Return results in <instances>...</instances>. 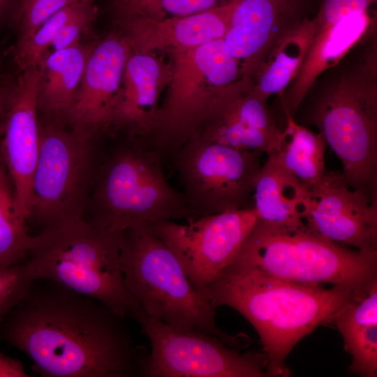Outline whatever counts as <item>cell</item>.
<instances>
[{"instance_id":"d6986e66","label":"cell","mask_w":377,"mask_h":377,"mask_svg":"<svg viewBox=\"0 0 377 377\" xmlns=\"http://www.w3.org/2000/svg\"><path fill=\"white\" fill-rule=\"evenodd\" d=\"M94 45L79 42L48 52L41 61L38 89L40 119L66 123Z\"/></svg>"},{"instance_id":"5b68a950","label":"cell","mask_w":377,"mask_h":377,"mask_svg":"<svg viewBox=\"0 0 377 377\" xmlns=\"http://www.w3.org/2000/svg\"><path fill=\"white\" fill-rule=\"evenodd\" d=\"M232 263L283 280L330 283L364 296L377 284V250L350 249L307 229L289 231L258 220Z\"/></svg>"},{"instance_id":"8992f818","label":"cell","mask_w":377,"mask_h":377,"mask_svg":"<svg viewBox=\"0 0 377 377\" xmlns=\"http://www.w3.org/2000/svg\"><path fill=\"white\" fill-rule=\"evenodd\" d=\"M309 122L339 157L348 184L377 194L376 47L327 85Z\"/></svg>"},{"instance_id":"ffe728a7","label":"cell","mask_w":377,"mask_h":377,"mask_svg":"<svg viewBox=\"0 0 377 377\" xmlns=\"http://www.w3.org/2000/svg\"><path fill=\"white\" fill-rule=\"evenodd\" d=\"M315 31L311 18L283 36L275 45L253 77L254 94L263 101L283 94L298 74Z\"/></svg>"},{"instance_id":"ba28073f","label":"cell","mask_w":377,"mask_h":377,"mask_svg":"<svg viewBox=\"0 0 377 377\" xmlns=\"http://www.w3.org/2000/svg\"><path fill=\"white\" fill-rule=\"evenodd\" d=\"M94 140L66 123L40 119V150L35 168L29 223L40 232L84 216L92 172Z\"/></svg>"},{"instance_id":"7402d4cb","label":"cell","mask_w":377,"mask_h":377,"mask_svg":"<svg viewBox=\"0 0 377 377\" xmlns=\"http://www.w3.org/2000/svg\"><path fill=\"white\" fill-rule=\"evenodd\" d=\"M232 6L228 2L201 13L163 21L145 17L152 29L159 30L165 43L183 49H193L223 38L230 24Z\"/></svg>"},{"instance_id":"7a4b0ae2","label":"cell","mask_w":377,"mask_h":377,"mask_svg":"<svg viewBox=\"0 0 377 377\" xmlns=\"http://www.w3.org/2000/svg\"><path fill=\"white\" fill-rule=\"evenodd\" d=\"M202 296L215 309L229 306L251 323L267 358V374L272 377L290 376L286 360L295 346L318 326L333 324L344 304L365 297L338 287L283 280L235 263Z\"/></svg>"},{"instance_id":"4316f807","label":"cell","mask_w":377,"mask_h":377,"mask_svg":"<svg viewBox=\"0 0 377 377\" xmlns=\"http://www.w3.org/2000/svg\"><path fill=\"white\" fill-rule=\"evenodd\" d=\"M345 350L352 357L348 371L362 377L377 376V324L341 334Z\"/></svg>"},{"instance_id":"f546056e","label":"cell","mask_w":377,"mask_h":377,"mask_svg":"<svg viewBox=\"0 0 377 377\" xmlns=\"http://www.w3.org/2000/svg\"><path fill=\"white\" fill-rule=\"evenodd\" d=\"M220 0H122L131 8L156 17L160 12L176 17H183L208 10L216 6Z\"/></svg>"},{"instance_id":"52a82bcc","label":"cell","mask_w":377,"mask_h":377,"mask_svg":"<svg viewBox=\"0 0 377 377\" xmlns=\"http://www.w3.org/2000/svg\"><path fill=\"white\" fill-rule=\"evenodd\" d=\"M152 141L116 149L101 165L91 197V223L119 232L163 221L193 219L167 181Z\"/></svg>"},{"instance_id":"e575fe53","label":"cell","mask_w":377,"mask_h":377,"mask_svg":"<svg viewBox=\"0 0 377 377\" xmlns=\"http://www.w3.org/2000/svg\"><path fill=\"white\" fill-rule=\"evenodd\" d=\"M16 0H0V22L11 18Z\"/></svg>"},{"instance_id":"e0dca14e","label":"cell","mask_w":377,"mask_h":377,"mask_svg":"<svg viewBox=\"0 0 377 377\" xmlns=\"http://www.w3.org/2000/svg\"><path fill=\"white\" fill-rule=\"evenodd\" d=\"M253 198L259 221L289 231L306 229L310 190L283 167L276 153L260 168Z\"/></svg>"},{"instance_id":"836d02e7","label":"cell","mask_w":377,"mask_h":377,"mask_svg":"<svg viewBox=\"0 0 377 377\" xmlns=\"http://www.w3.org/2000/svg\"><path fill=\"white\" fill-rule=\"evenodd\" d=\"M9 78L0 69V141L2 135L5 101Z\"/></svg>"},{"instance_id":"1f68e13d","label":"cell","mask_w":377,"mask_h":377,"mask_svg":"<svg viewBox=\"0 0 377 377\" xmlns=\"http://www.w3.org/2000/svg\"><path fill=\"white\" fill-rule=\"evenodd\" d=\"M376 0H320L316 15L312 18L315 31L330 26L345 17L369 10Z\"/></svg>"},{"instance_id":"8fae6325","label":"cell","mask_w":377,"mask_h":377,"mask_svg":"<svg viewBox=\"0 0 377 377\" xmlns=\"http://www.w3.org/2000/svg\"><path fill=\"white\" fill-rule=\"evenodd\" d=\"M258 220L254 207L205 216L179 223L163 221L147 226L175 254L202 295L234 261Z\"/></svg>"},{"instance_id":"603a6c76","label":"cell","mask_w":377,"mask_h":377,"mask_svg":"<svg viewBox=\"0 0 377 377\" xmlns=\"http://www.w3.org/2000/svg\"><path fill=\"white\" fill-rule=\"evenodd\" d=\"M28 221L16 207L13 184L0 156V264L24 260L34 240Z\"/></svg>"},{"instance_id":"30bf717a","label":"cell","mask_w":377,"mask_h":377,"mask_svg":"<svg viewBox=\"0 0 377 377\" xmlns=\"http://www.w3.org/2000/svg\"><path fill=\"white\" fill-rule=\"evenodd\" d=\"M129 317L140 325L151 346V353L141 358L139 376H268L263 352L240 353L214 336L173 329L148 317L140 309Z\"/></svg>"},{"instance_id":"6da1fadb","label":"cell","mask_w":377,"mask_h":377,"mask_svg":"<svg viewBox=\"0 0 377 377\" xmlns=\"http://www.w3.org/2000/svg\"><path fill=\"white\" fill-rule=\"evenodd\" d=\"M124 319L93 298L36 280L1 322L0 341L27 355L42 376H139L143 353Z\"/></svg>"},{"instance_id":"277c9868","label":"cell","mask_w":377,"mask_h":377,"mask_svg":"<svg viewBox=\"0 0 377 377\" xmlns=\"http://www.w3.org/2000/svg\"><path fill=\"white\" fill-rule=\"evenodd\" d=\"M120 263L126 287L148 317L182 331H197L243 349L251 340L230 334L216 323V309L198 292L179 260L147 226L122 233Z\"/></svg>"},{"instance_id":"5bb4252c","label":"cell","mask_w":377,"mask_h":377,"mask_svg":"<svg viewBox=\"0 0 377 377\" xmlns=\"http://www.w3.org/2000/svg\"><path fill=\"white\" fill-rule=\"evenodd\" d=\"M313 0H228L232 6L223 38L244 76L253 77L277 42L309 18Z\"/></svg>"},{"instance_id":"3957f363","label":"cell","mask_w":377,"mask_h":377,"mask_svg":"<svg viewBox=\"0 0 377 377\" xmlns=\"http://www.w3.org/2000/svg\"><path fill=\"white\" fill-rule=\"evenodd\" d=\"M122 233L84 216L64 221L34 235L25 258L30 275L93 298L126 318L140 307L123 275Z\"/></svg>"},{"instance_id":"83f0119b","label":"cell","mask_w":377,"mask_h":377,"mask_svg":"<svg viewBox=\"0 0 377 377\" xmlns=\"http://www.w3.org/2000/svg\"><path fill=\"white\" fill-rule=\"evenodd\" d=\"M34 281L25 259L10 265L0 264V325Z\"/></svg>"},{"instance_id":"9a60e30c","label":"cell","mask_w":377,"mask_h":377,"mask_svg":"<svg viewBox=\"0 0 377 377\" xmlns=\"http://www.w3.org/2000/svg\"><path fill=\"white\" fill-rule=\"evenodd\" d=\"M129 50L115 34L94 45L66 119L77 133L94 140L112 126Z\"/></svg>"},{"instance_id":"4fadbf2b","label":"cell","mask_w":377,"mask_h":377,"mask_svg":"<svg viewBox=\"0 0 377 377\" xmlns=\"http://www.w3.org/2000/svg\"><path fill=\"white\" fill-rule=\"evenodd\" d=\"M306 229L362 251L377 250V194L350 186L342 172H325L310 189Z\"/></svg>"},{"instance_id":"d590c367","label":"cell","mask_w":377,"mask_h":377,"mask_svg":"<svg viewBox=\"0 0 377 377\" xmlns=\"http://www.w3.org/2000/svg\"><path fill=\"white\" fill-rule=\"evenodd\" d=\"M80 1H93V0H79Z\"/></svg>"},{"instance_id":"cb8c5ba5","label":"cell","mask_w":377,"mask_h":377,"mask_svg":"<svg viewBox=\"0 0 377 377\" xmlns=\"http://www.w3.org/2000/svg\"><path fill=\"white\" fill-rule=\"evenodd\" d=\"M188 50L196 71L220 90L231 85L241 72L238 61L228 50L223 38Z\"/></svg>"},{"instance_id":"f1b7e54d","label":"cell","mask_w":377,"mask_h":377,"mask_svg":"<svg viewBox=\"0 0 377 377\" xmlns=\"http://www.w3.org/2000/svg\"><path fill=\"white\" fill-rule=\"evenodd\" d=\"M333 324L341 334L377 324V284L362 299L344 304L337 313Z\"/></svg>"},{"instance_id":"484cf974","label":"cell","mask_w":377,"mask_h":377,"mask_svg":"<svg viewBox=\"0 0 377 377\" xmlns=\"http://www.w3.org/2000/svg\"><path fill=\"white\" fill-rule=\"evenodd\" d=\"M79 0H16L11 15L17 32L13 50L23 45L37 29L61 8Z\"/></svg>"},{"instance_id":"ac0fdd59","label":"cell","mask_w":377,"mask_h":377,"mask_svg":"<svg viewBox=\"0 0 377 377\" xmlns=\"http://www.w3.org/2000/svg\"><path fill=\"white\" fill-rule=\"evenodd\" d=\"M159 78L157 61L130 47L112 126L124 128L135 137L145 138L154 134L159 112Z\"/></svg>"},{"instance_id":"2e32d148","label":"cell","mask_w":377,"mask_h":377,"mask_svg":"<svg viewBox=\"0 0 377 377\" xmlns=\"http://www.w3.org/2000/svg\"><path fill=\"white\" fill-rule=\"evenodd\" d=\"M372 22L369 10L349 15L314 31L298 74L283 93L285 114L293 117L317 77L346 55L368 32Z\"/></svg>"},{"instance_id":"d4e9b609","label":"cell","mask_w":377,"mask_h":377,"mask_svg":"<svg viewBox=\"0 0 377 377\" xmlns=\"http://www.w3.org/2000/svg\"><path fill=\"white\" fill-rule=\"evenodd\" d=\"M83 2H75L59 10L45 20L23 45L12 50L13 61L19 71L40 64L61 28Z\"/></svg>"},{"instance_id":"d6a6232c","label":"cell","mask_w":377,"mask_h":377,"mask_svg":"<svg viewBox=\"0 0 377 377\" xmlns=\"http://www.w3.org/2000/svg\"><path fill=\"white\" fill-rule=\"evenodd\" d=\"M27 376L29 375L20 360L7 356L0 350V377Z\"/></svg>"},{"instance_id":"7c38bea8","label":"cell","mask_w":377,"mask_h":377,"mask_svg":"<svg viewBox=\"0 0 377 377\" xmlns=\"http://www.w3.org/2000/svg\"><path fill=\"white\" fill-rule=\"evenodd\" d=\"M40 66L9 79L0 141V156L10 175L16 207L29 222L32 184L40 150L38 89Z\"/></svg>"},{"instance_id":"4dcf8cb0","label":"cell","mask_w":377,"mask_h":377,"mask_svg":"<svg viewBox=\"0 0 377 377\" xmlns=\"http://www.w3.org/2000/svg\"><path fill=\"white\" fill-rule=\"evenodd\" d=\"M94 1H84L77 12L64 24L54 40L52 51L64 49L80 42L81 36L89 30L96 17Z\"/></svg>"},{"instance_id":"44dd1931","label":"cell","mask_w":377,"mask_h":377,"mask_svg":"<svg viewBox=\"0 0 377 377\" xmlns=\"http://www.w3.org/2000/svg\"><path fill=\"white\" fill-rule=\"evenodd\" d=\"M286 126L277 156L283 168L309 190L325 173V142L319 133L298 124L286 114Z\"/></svg>"},{"instance_id":"9c48e42d","label":"cell","mask_w":377,"mask_h":377,"mask_svg":"<svg viewBox=\"0 0 377 377\" xmlns=\"http://www.w3.org/2000/svg\"><path fill=\"white\" fill-rule=\"evenodd\" d=\"M263 154L237 150L198 134L170 153L193 219L249 207Z\"/></svg>"}]
</instances>
